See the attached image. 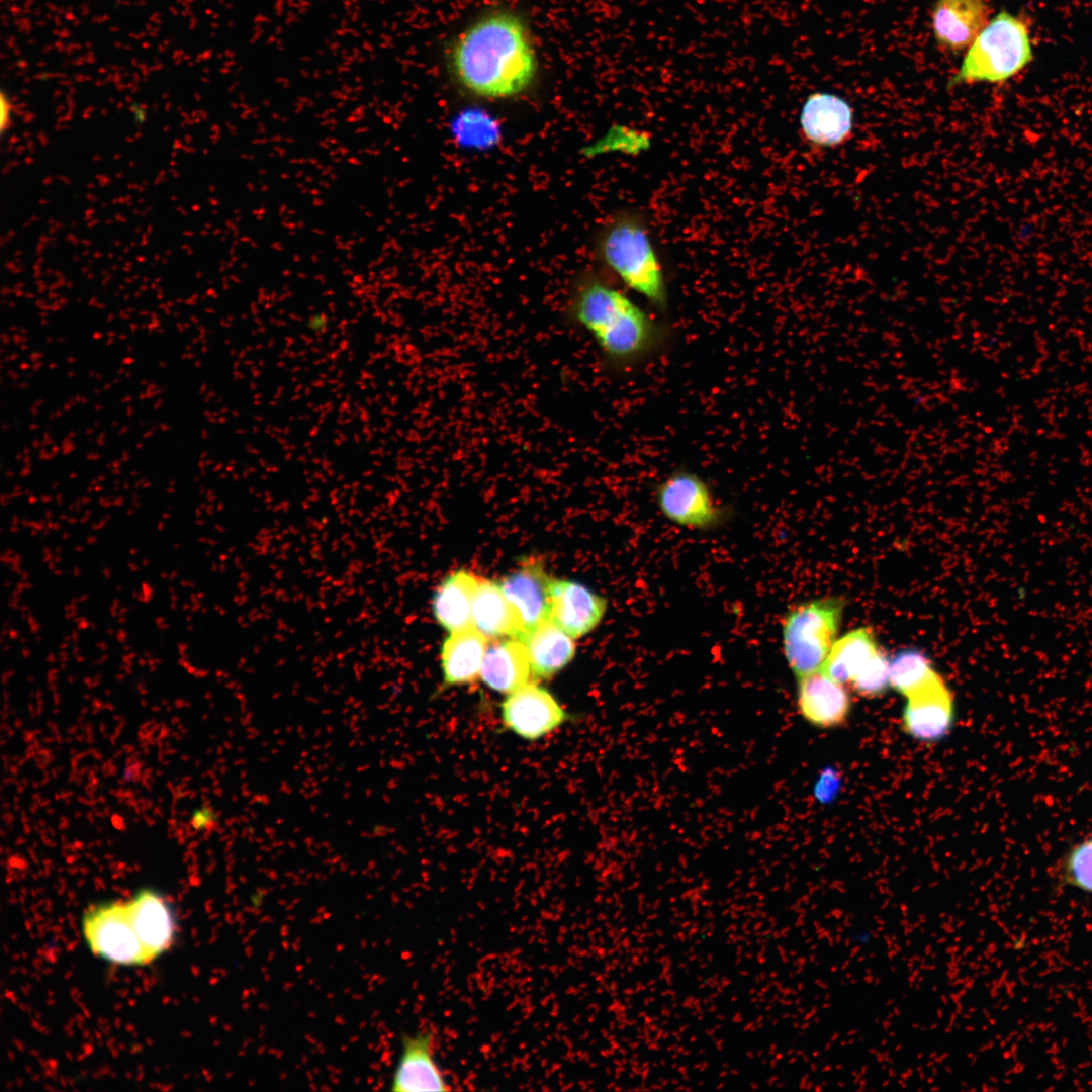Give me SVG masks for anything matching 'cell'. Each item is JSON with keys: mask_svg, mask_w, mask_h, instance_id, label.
Segmentation results:
<instances>
[{"mask_svg": "<svg viewBox=\"0 0 1092 1092\" xmlns=\"http://www.w3.org/2000/svg\"><path fill=\"white\" fill-rule=\"evenodd\" d=\"M83 933L91 950L119 965L152 962L138 931L127 901L105 903L92 908L83 919Z\"/></svg>", "mask_w": 1092, "mask_h": 1092, "instance_id": "8992f818", "label": "cell"}, {"mask_svg": "<svg viewBox=\"0 0 1092 1092\" xmlns=\"http://www.w3.org/2000/svg\"><path fill=\"white\" fill-rule=\"evenodd\" d=\"M567 315L589 335L605 365L618 372L647 361L670 339L669 326L598 277H586L575 285Z\"/></svg>", "mask_w": 1092, "mask_h": 1092, "instance_id": "7a4b0ae2", "label": "cell"}, {"mask_svg": "<svg viewBox=\"0 0 1092 1092\" xmlns=\"http://www.w3.org/2000/svg\"><path fill=\"white\" fill-rule=\"evenodd\" d=\"M985 0H937L931 11V26L937 44L959 53L970 47L988 23Z\"/></svg>", "mask_w": 1092, "mask_h": 1092, "instance_id": "4fadbf2b", "label": "cell"}, {"mask_svg": "<svg viewBox=\"0 0 1092 1092\" xmlns=\"http://www.w3.org/2000/svg\"><path fill=\"white\" fill-rule=\"evenodd\" d=\"M11 99L4 92L0 95V128L4 132L12 121L13 106Z\"/></svg>", "mask_w": 1092, "mask_h": 1092, "instance_id": "4316f807", "label": "cell"}, {"mask_svg": "<svg viewBox=\"0 0 1092 1092\" xmlns=\"http://www.w3.org/2000/svg\"><path fill=\"white\" fill-rule=\"evenodd\" d=\"M607 608V599L583 584L552 578L548 618L572 638L593 631Z\"/></svg>", "mask_w": 1092, "mask_h": 1092, "instance_id": "8fae6325", "label": "cell"}, {"mask_svg": "<svg viewBox=\"0 0 1092 1092\" xmlns=\"http://www.w3.org/2000/svg\"><path fill=\"white\" fill-rule=\"evenodd\" d=\"M655 500L667 520L687 529H711L723 518L710 485L688 469L679 468L665 476L655 488Z\"/></svg>", "mask_w": 1092, "mask_h": 1092, "instance_id": "52a82bcc", "label": "cell"}, {"mask_svg": "<svg viewBox=\"0 0 1092 1092\" xmlns=\"http://www.w3.org/2000/svg\"><path fill=\"white\" fill-rule=\"evenodd\" d=\"M953 720V699L937 674L925 687L907 697L903 727L912 737L933 741L944 736Z\"/></svg>", "mask_w": 1092, "mask_h": 1092, "instance_id": "7c38bea8", "label": "cell"}, {"mask_svg": "<svg viewBox=\"0 0 1092 1092\" xmlns=\"http://www.w3.org/2000/svg\"><path fill=\"white\" fill-rule=\"evenodd\" d=\"M1058 875L1064 886L1092 895V834L1064 853L1058 866Z\"/></svg>", "mask_w": 1092, "mask_h": 1092, "instance_id": "cb8c5ba5", "label": "cell"}, {"mask_svg": "<svg viewBox=\"0 0 1092 1092\" xmlns=\"http://www.w3.org/2000/svg\"><path fill=\"white\" fill-rule=\"evenodd\" d=\"M845 602L828 597L791 608L782 623L785 659L798 678L822 668L840 626Z\"/></svg>", "mask_w": 1092, "mask_h": 1092, "instance_id": "5b68a950", "label": "cell"}, {"mask_svg": "<svg viewBox=\"0 0 1092 1092\" xmlns=\"http://www.w3.org/2000/svg\"><path fill=\"white\" fill-rule=\"evenodd\" d=\"M478 577L460 569L449 574L437 587L432 611L437 622L450 632L473 626V600Z\"/></svg>", "mask_w": 1092, "mask_h": 1092, "instance_id": "44dd1931", "label": "cell"}, {"mask_svg": "<svg viewBox=\"0 0 1092 1092\" xmlns=\"http://www.w3.org/2000/svg\"><path fill=\"white\" fill-rule=\"evenodd\" d=\"M327 325L328 317L324 313L312 314L306 322V327L313 333L325 331Z\"/></svg>", "mask_w": 1092, "mask_h": 1092, "instance_id": "83f0119b", "label": "cell"}, {"mask_svg": "<svg viewBox=\"0 0 1092 1092\" xmlns=\"http://www.w3.org/2000/svg\"><path fill=\"white\" fill-rule=\"evenodd\" d=\"M216 812L212 808L207 806L196 809L190 818V824L192 828L197 831L209 830L216 824Z\"/></svg>", "mask_w": 1092, "mask_h": 1092, "instance_id": "484cf974", "label": "cell"}, {"mask_svg": "<svg viewBox=\"0 0 1092 1092\" xmlns=\"http://www.w3.org/2000/svg\"><path fill=\"white\" fill-rule=\"evenodd\" d=\"M551 580L540 563L528 562L498 582L520 614L525 633L549 617Z\"/></svg>", "mask_w": 1092, "mask_h": 1092, "instance_id": "9a60e30c", "label": "cell"}, {"mask_svg": "<svg viewBox=\"0 0 1092 1092\" xmlns=\"http://www.w3.org/2000/svg\"><path fill=\"white\" fill-rule=\"evenodd\" d=\"M531 674L528 650L522 639L498 640L488 646L480 678L489 689L510 694L527 684Z\"/></svg>", "mask_w": 1092, "mask_h": 1092, "instance_id": "d6986e66", "label": "cell"}, {"mask_svg": "<svg viewBox=\"0 0 1092 1092\" xmlns=\"http://www.w3.org/2000/svg\"><path fill=\"white\" fill-rule=\"evenodd\" d=\"M450 67L462 88L478 97L496 99L525 91L534 80L537 62L521 18L496 11L459 35L450 53Z\"/></svg>", "mask_w": 1092, "mask_h": 1092, "instance_id": "6da1fadb", "label": "cell"}, {"mask_svg": "<svg viewBox=\"0 0 1092 1092\" xmlns=\"http://www.w3.org/2000/svg\"><path fill=\"white\" fill-rule=\"evenodd\" d=\"M488 641L474 626L451 632L441 648L443 687L464 686L480 677Z\"/></svg>", "mask_w": 1092, "mask_h": 1092, "instance_id": "2e32d148", "label": "cell"}, {"mask_svg": "<svg viewBox=\"0 0 1092 1092\" xmlns=\"http://www.w3.org/2000/svg\"><path fill=\"white\" fill-rule=\"evenodd\" d=\"M521 639L527 647L532 675L536 679L554 676L575 653L572 637L549 618L528 630Z\"/></svg>", "mask_w": 1092, "mask_h": 1092, "instance_id": "ac0fdd59", "label": "cell"}, {"mask_svg": "<svg viewBox=\"0 0 1092 1092\" xmlns=\"http://www.w3.org/2000/svg\"><path fill=\"white\" fill-rule=\"evenodd\" d=\"M141 940L152 961L166 951L175 934L170 905L153 890H142L128 900Z\"/></svg>", "mask_w": 1092, "mask_h": 1092, "instance_id": "ffe728a7", "label": "cell"}, {"mask_svg": "<svg viewBox=\"0 0 1092 1092\" xmlns=\"http://www.w3.org/2000/svg\"><path fill=\"white\" fill-rule=\"evenodd\" d=\"M599 253L611 272L629 289L663 312L668 291L662 265L647 222L634 211L616 215L602 231Z\"/></svg>", "mask_w": 1092, "mask_h": 1092, "instance_id": "3957f363", "label": "cell"}, {"mask_svg": "<svg viewBox=\"0 0 1092 1092\" xmlns=\"http://www.w3.org/2000/svg\"><path fill=\"white\" fill-rule=\"evenodd\" d=\"M850 684L863 697L879 696L886 691L890 686L889 659L882 649L863 665Z\"/></svg>", "mask_w": 1092, "mask_h": 1092, "instance_id": "d4e9b609", "label": "cell"}, {"mask_svg": "<svg viewBox=\"0 0 1092 1092\" xmlns=\"http://www.w3.org/2000/svg\"><path fill=\"white\" fill-rule=\"evenodd\" d=\"M890 686L906 698L925 687L938 673L920 650L907 648L889 659Z\"/></svg>", "mask_w": 1092, "mask_h": 1092, "instance_id": "603a6c76", "label": "cell"}, {"mask_svg": "<svg viewBox=\"0 0 1092 1092\" xmlns=\"http://www.w3.org/2000/svg\"><path fill=\"white\" fill-rule=\"evenodd\" d=\"M797 705L802 717L819 728L842 724L850 711V697L839 682L821 669L798 678Z\"/></svg>", "mask_w": 1092, "mask_h": 1092, "instance_id": "5bb4252c", "label": "cell"}, {"mask_svg": "<svg viewBox=\"0 0 1092 1092\" xmlns=\"http://www.w3.org/2000/svg\"><path fill=\"white\" fill-rule=\"evenodd\" d=\"M436 1034L426 1028L401 1038V1054L391 1080L392 1091H450L444 1073L435 1060Z\"/></svg>", "mask_w": 1092, "mask_h": 1092, "instance_id": "30bf717a", "label": "cell"}, {"mask_svg": "<svg viewBox=\"0 0 1092 1092\" xmlns=\"http://www.w3.org/2000/svg\"><path fill=\"white\" fill-rule=\"evenodd\" d=\"M803 140L818 149H833L853 132L854 111L848 101L830 92H815L805 100L799 117Z\"/></svg>", "mask_w": 1092, "mask_h": 1092, "instance_id": "9c48e42d", "label": "cell"}, {"mask_svg": "<svg viewBox=\"0 0 1092 1092\" xmlns=\"http://www.w3.org/2000/svg\"><path fill=\"white\" fill-rule=\"evenodd\" d=\"M1032 59L1027 23L1001 10L971 43L947 87L1003 83L1024 69Z\"/></svg>", "mask_w": 1092, "mask_h": 1092, "instance_id": "277c9868", "label": "cell"}, {"mask_svg": "<svg viewBox=\"0 0 1092 1092\" xmlns=\"http://www.w3.org/2000/svg\"><path fill=\"white\" fill-rule=\"evenodd\" d=\"M880 649L872 630L854 629L834 642L821 670L839 682H850Z\"/></svg>", "mask_w": 1092, "mask_h": 1092, "instance_id": "7402d4cb", "label": "cell"}, {"mask_svg": "<svg viewBox=\"0 0 1092 1092\" xmlns=\"http://www.w3.org/2000/svg\"><path fill=\"white\" fill-rule=\"evenodd\" d=\"M472 617L473 626L488 639L522 638L525 633L520 614L492 580L478 577Z\"/></svg>", "mask_w": 1092, "mask_h": 1092, "instance_id": "e0dca14e", "label": "cell"}, {"mask_svg": "<svg viewBox=\"0 0 1092 1092\" xmlns=\"http://www.w3.org/2000/svg\"><path fill=\"white\" fill-rule=\"evenodd\" d=\"M500 718L504 727L517 736L536 741L555 731L572 716L547 689L528 681L507 694L500 704Z\"/></svg>", "mask_w": 1092, "mask_h": 1092, "instance_id": "ba28073f", "label": "cell"}]
</instances>
